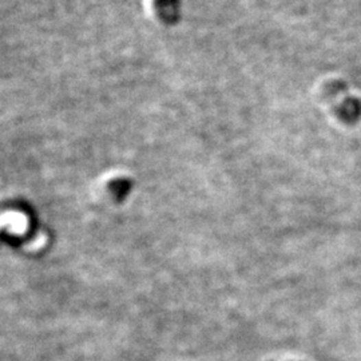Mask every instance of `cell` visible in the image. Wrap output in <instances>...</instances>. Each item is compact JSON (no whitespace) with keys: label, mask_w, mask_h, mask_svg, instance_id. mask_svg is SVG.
Returning <instances> with one entry per match:
<instances>
[{"label":"cell","mask_w":361,"mask_h":361,"mask_svg":"<svg viewBox=\"0 0 361 361\" xmlns=\"http://www.w3.org/2000/svg\"><path fill=\"white\" fill-rule=\"evenodd\" d=\"M323 98L331 106L336 115L348 125H355L361 119V101L351 95L348 86L341 80L328 82L323 87Z\"/></svg>","instance_id":"6da1fadb"},{"label":"cell","mask_w":361,"mask_h":361,"mask_svg":"<svg viewBox=\"0 0 361 361\" xmlns=\"http://www.w3.org/2000/svg\"><path fill=\"white\" fill-rule=\"evenodd\" d=\"M155 16L165 25L173 26L180 18V0H150Z\"/></svg>","instance_id":"7a4b0ae2"}]
</instances>
